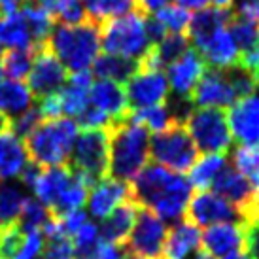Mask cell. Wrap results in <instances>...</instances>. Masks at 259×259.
Here are the masks:
<instances>
[{
	"mask_svg": "<svg viewBox=\"0 0 259 259\" xmlns=\"http://www.w3.org/2000/svg\"><path fill=\"white\" fill-rule=\"evenodd\" d=\"M244 223H253V225H259V191L255 195V199H253L252 206L248 208L244 216Z\"/></svg>",
	"mask_w": 259,
	"mask_h": 259,
	"instance_id": "obj_50",
	"label": "cell"
},
{
	"mask_svg": "<svg viewBox=\"0 0 259 259\" xmlns=\"http://www.w3.org/2000/svg\"><path fill=\"white\" fill-rule=\"evenodd\" d=\"M212 186H214V193L223 197L225 201L231 202L238 210L240 220L244 223L246 212L252 206L253 199L257 195V191L250 186V182L246 180L240 172H237L233 166H225Z\"/></svg>",
	"mask_w": 259,
	"mask_h": 259,
	"instance_id": "obj_18",
	"label": "cell"
},
{
	"mask_svg": "<svg viewBox=\"0 0 259 259\" xmlns=\"http://www.w3.org/2000/svg\"><path fill=\"white\" fill-rule=\"evenodd\" d=\"M27 163L29 159L21 138L15 137L10 129L0 131V178H19Z\"/></svg>",
	"mask_w": 259,
	"mask_h": 259,
	"instance_id": "obj_25",
	"label": "cell"
},
{
	"mask_svg": "<svg viewBox=\"0 0 259 259\" xmlns=\"http://www.w3.org/2000/svg\"><path fill=\"white\" fill-rule=\"evenodd\" d=\"M127 102L131 110H142L165 104L168 97V81L163 70H140L127 81Z\"/></svg>",
	"mask_w": 259,
	"mask_h": 259,
	"instance_id": "obj_13",
	"label": "cell"
},
{
	"mask_svg": "<svg viewBox=\"0 0 259 259\" xmlns=\"http://www.w3.org/2000/svg\"><path fill=\"white\" fill-rule=\"evenodd\" d=\"M34 51L36 48L29 50H8L0 57V72L4 74L8 79L21 81L29 76L32 63H34Z\"/></svg>",
	"mask_w": 259,
	"mask_h": 259,
	"instance_id": "obj_32",
	"label": "cell"
},
{
	"mask_svg": "<svg viewBox=\"0 0 259 259\" xmlns=\"http://www.w3.org/2000/svg\"><path fill=\"white\" fill-rule=\"evenodd\" d=\"M166 2H168V0H137L138 10H140V12H142L144 15L157 14L161 8L166 6Z\"/></svg>",
	"mask_w": 259,
	"mask_h": 259,
	"instance_id": "obj_47",
	"label": "cell"
},
{
	"mask_svg": "<svg viewBox=\"0 0 259 259\" xmlns=\"http://www.w3.org/2000/svg\"><path fill=\"white\" fill-rule=\"evenodd\" d=\"M138 206L135 201H127L119 204L117 208L104 218L102 225L99 227V237L102 242H108L114 246H125L131 231L135 227L138 216Z\"/></svg>",
	"mask_w": 259,
	"mask_h": 259,
	"instance_id": "obj_22",
	"label": "cell"
},
{
	"mask_svg": "<svg viewBox=\"0 0 259 259\" xmlns=\"http://www.w3.org/2000/svg\"><path fill=\"white\" fill-rule=\"evenodd\" d=\"M201 248V231L187 220H178L168 227L163 252L159 259H187L191 252Z\"/></svg>",
	"mask_w": 259,
	"mask_h": 259,
	"instance_id": "obj_21",
	"label": "cell"
},
{
	"mask_svg": "<svg viewBox=\"0 0 259 259\" xmlns=\"http://www.w3.org/2000/svg\"><path fill=\"white\" fill-rule=\"evenodd\" d=\"M87 19L95 23H104L121 15L140 12L137 0H81Z\"/></svg>",
	"mask_w": 259,
	"mask_h": 259,
	"instance_id": "obj_29",
	"label": "cell"
},
{
	"mask_svg": "<svg viewBox=\"0 0 259 259\" xmlns=\"http://www.w3.org/2000/svg\"><path fill=\"white\" fill-rule=\"evenodd\" d=\"M195 259H214V257H212V255H208L206 252H202L201 248H199V250H197V255H195Z\"/></svg>",
	"mask_w": 259,
	"mask_h": 259,
	"instance_id": "obj_53",
	"label": "cell"
},
{
	"mask_svg": "<svg viewBox=\"0 0 259 259\" xmlns=\"http://www.w3.org/2000/svg\"><path fill=\"white\" fill-rule=\"evenodd\" d=\"M233 168L259 191V146H238L233 151Z\"/></svg>",
	"mask_w": 259,
	"mask_h": 259,
	"instance_id": "obj_34",
	"label": "cell"
},
{
	"mask_svg": "<svg viewBox=\"0 0 259 259\" xmlns=\"http://www.w3.org/2000/svg\"><path fill=\"white\" fill-rule=\"evenodd\" d=\"M155 19L161 23V27L166 30V34H187L191 15L187 10L180 6H165L155 14Z\"/></svg>",
	"mask_w": 259,
	"mask_h": 259,
	"instance_id": "obj_38",
	"label": "cell"
},
{
	"mask_svg": "<svg viewBox=\"0 0 259 259\" xmlns=\"http://www.w3.org/2000/svg\"><path fill=\"white\" fill-rule=\"evenodd\" d=\"M193 187L178 172L161 165H146L131 186V199L151 210L165 222H176L186 214Z\"/></svg>",
	"mask_w": 259,
	"mask_h": 259,
	"instance_id": "obj_1",
	"label": "cell"
},
{
	"mask_svg": "<svg viewBox=\"0 0 259 259\" xmlns=\"http://www.w3.org/2000/svg\"><path fill=\"white\" fill-rule=\"evenodd\" d=\"M44 248V235L42 231H32V233H27V238H25V244L19 250V253L15 255L14 259H36L40 253H42Z\"/></svg>",
	"mask_w": 259,
	"mask_h": 259,
	"instance_id": "obj_43",
	"label": "cell"
},
{
	"mask_svg": "<svg viewBox=\"0 0 259 259\" xmlns=\"http://www.w3.org/2000/svg\"><path fill=\"white\" fill-rule=\"evenodd\" d=\"M59 102H61V112H63V117H76L78 119L79 115L83 114L89 106V89H81V87L76 85H68L59 89Z\"/></svg>",
	"mask_w": 259,
	"mask_h": 259,
	"instance_id": "obj_36",
	"label": "cell"
},
{
	"mask_svg": "<svg viewBox=\"0 0 259 259\" xmlns=\"http://www.w3.org/2000/svg\"><path fill=\"white\" fill-rule=\"evenodd\" d=\"M21 15L25 17V21H27V27H29V30H30L34 48H36V46H42V44H46L50 40L51 32L55 29V19H53L46 10H42V8L36 6V4L30 2V0H25Z\"/></svg>",
	"mask_w": 259,
	"mask_h": 259,
	"instance_id": "obj_31",
	"label": "cell"
},
{
	"mask_svg": "<svg viewBox=\"0 0 259 259\" xmlns=\"http://www.w3.org/2000/svg\"><path fill=\"white\" fill-rule=\"evenodd\" d=\"M129 117L133 121L140 123L142 127L153 133H161V131L168 129L170 125H174L172 114L168 110V104H159V106H151V108H142V110H131Z\"/></svg>",
	"mask_w": 259,
	"mask_h": 259,
	"instance_id": "obj_35",
	"label": "cell"
},
{
	"mask_svg": "<svg viewBox=\"0 0 259 259\" xmlns=\"http://www.w3.org/2000/svg\"><path fill=\"white\" fill-rule=\"evenodd\" d=\"M48 218H50V210L46 208L42 202L34 201V199H27L15 223L23 233H32V231L42 229L44 223L48 222Z\"/></svg>",
	"mask_w": 259,
	"mask_h": 259,
	"instance_id": "obj_39",
	"label": "cell"
},
{
	"mask_svg": "<svg viewBox=\"0 0 259 259\" xmlns=\"http://www.w3.org/2000/svg\"><path fill=\"white\" fill-rule=\"evenodd\" d=\"M153 48H155L159 63L165 68V66L172 65L174 61H178L189 50V38H187V34H166Z\"/></svg>",
	"mask_w": 259,
	"mask_h": 259,
	"instance_id": "obj_37",
	"label": "cell"
},
{
	"mask_svg": "<svg viewBox=\"0 0 259 259\" xmlns=\"http://www.w3.org/2000/svg\"><path fill=\"white\" fill-rule=\"evenodd\" d=\"M89 101L91 106L101 110L108 115L112 121H121L131 114V106L127 102V95L121 83L108 81V79H97L89 89Z\"/></svg>",
	"mask_w": 259,
	"mask_h": 259,
	"instance_id": "obj_19",
	"label": "cell"
},
{
	"mask_svg": "<svg viewBox=\"0 0 259 259\" xmlns=\"http://www.w3.org/2000/svg\"><path fill=\"white\" fill-rule=\"evenodd\" d=\"M233 19V10H218V8H204L199 10L195 17H191L189 29H187V38L193 42V50L201 48L214 32H218L223 27H229Z\"/></svg>",
	"mask_w": 259,
	"mask_h": 259,
	"instance_id": "obj_24",
	"label": "cell"
},
{
	"mask_svg": "<svg viewBox=\"0 0 259 259\" xmlns=\"http://www.w3.org/2000/svg\"><path fill=\"white\" fill-rule=\"evenodd\" d=\"M4 129H10V121H8L4 115H0V131Z\"/></svg>",
	"mask_w": 259,
	"mask_h": 259,
	"instance_id": "obj_54",
	"label": "cell"
},
{
	"mask_svg": "<svg viewBox=\"0 0 259 259\" xmlns=\"http://www.w3.org/2000/svg\"><path fill=\"white\" fill-rule=\"evenodd\" d=\"M25 4V0H0V15L15 14Z\"/></svg>",
	"mask_w": 259,
	"mask_h": 259,
	"instance_id": "obj_48",
	"label": "cell"
},
{
	"mask_svg": "<svg viewBox=\"0 0 259 259\" xmlns=\"http://www.w3.org/2000/svg\"><path fill=\"white\" fill-rule=\"evenodd\" d=\"M0 46L10 50H29L34 48L30 30L21 12L0 15Z\"/></svg>",
	"mask_w": 259,
	"mask_h": 259,
	"instance_id": "obj_28",
	"label": "cell"
},
{
	"mask_svg": "<svg viewBox=\"0 0 259 259\" xmlns=\"http://www.w3.org/2000/svg\"><path fill=\"white\" fill-rule=\"evenodd\" d=\"M32 108V95L23 81L0 78V115L8 121Z\"/></svg>",
	"mask_w": 259,
	"mask_h": 259,
	"instance_id": "obj_26",
	"label": "cell"
},
{
	"mask_svg": "<svg viewBox=\"0 0 259 259\" xmlns=\"http://www.w3.org/2000/svg\"><path fill=\"white\" fill-rule=\"evenodd\" d=\"M225 115L238 146H259V95L238 99Z\"/></svg>",
	"mask_w": 259,
	"mask_h": 259,
	"instance_id": "obj_14",
	"label": "cell"
},
{
	"mask_svg": "<svg viewBox=\"0 0 259 259\" xmlns=\"http://www.w3.org/2000/svg\"><path fill=\"white\" fill-rule=\"evenodd\" d=\"M223 259H252V257L246 252H237V253H231V255H227V257H223Z\"/></svg>",
	"mask_w": 259,
	"mask_h": 259,
	"instance_id": "obj_52",
	"label": "cell"
},
{
	"mask_svg": "<svg viewBox=\"0 0 259 259\" xmlns=\"http://www.w3.org/2000/svg\"><path fill=\"white\" fill-rule=\"evenodd\" d=\"M189 101L199 108H229L237 102V95L233 89L227 70L206 68L199 83L189 95Z\"/></svg>",
	"mask_w": 259,
	"mask_h": 259,
	"instance_id": "obj_12",
	"label": "cell"
},
{
	"mask_svg": "<svg viewBox=\"0 0 259 259\" xmlns=\"http://www.w3.org/2000/svg\"><path fill=\"white\" fill-rule=\"evenodd\" d=\"M186 220L191 222L197 227H206V225H216V223L227 222H242L238 210L227 202L223 197H220L214 191H197L189 199L186 206Z\"/></svg>",
	"mask_w": 259,
	"mask_h": 259,
	"instance_id": "obj_11",
	"label": "cell"
},
{
	"mask_svg": "<svg viewBox=\"0 0 259 259\" xmlns=\"http://www.w3.org/2000/svg\"><path fill=\"white\" fill-rule=\"evenodd\" d=\"M110 176L115 180H135L150 159V135L129 115L108 127Z\"/></svg>",
	"mask_w": 259,
	"mask_h": 259,
	"instance_id": "obj_2",
	"label": "cell"
},
{
	"mask_svg": "<svg viewBox=\"0 0 259 259\" xmlns=\"http://www.w3.org/2000/svg\"><path fill=\"white\" fill-rule=\"evenodd\" d=\"M235 15L259 27V0H238Z\"/></svg>",
	"mask_w": 259,
	"mask_h": 259,
	"instance_id": "obj_44",
	"label": "cell"
},
{
	"mask_svg": "<svg viewBox=\"0 0 259 259\" xmlns=\"http://www.w3.org/2000/svg\"><path fill=\"white\" fill-rule=\"evenodd\" d=\"M227 166V159L225 155H218V153H206L201 159L195 161V165L189 170V184L191 187H197L199 191H204L206 187L214 184L220 172Z\"/></svg>",
	"mask_w": 259,
	"mask_h": 259,
	"instance_id": "obj_30",
	"label": "cell"
},
{
	"mask_svg": "<svg viewBox=\"0 0 259 259\" xmlns=\"http://www.w3.org/2000/svg\"><path fill=\"white\" fill-rule=\"evenodd\" d=\"M146 17L142 12L115 17L101 23V46L104 53L140 61L151 48L146 34Z\"/></svg>",
	"mask_w": 259,
	"mask_h": 259,
	"instance_id": "obj_5",
	"label": "cell"
},
{
	"mask_svg": "<svg viewBox=\"0 0 259 259\" xmlns=\"http://www.w3.org/2000/svg\"><path fill=\"white\" fill-rule=\"evenodd\" d=\"M166 233H168V227L165 225V222L151 210L140 206L135 227L131 231L123 250L137 257L159 259L163 252Z\"/></svg>",
	"mask_w": 259,
	"mask_h": 259,
	"instance_id": "obj_9",
	"label": "cell"
},
{
	"mask_svg": "<svg viewBox=\"0 0 259 259\" xmlns=\"http://www.w3.org/2000/svg\"><path fill=\"white\" fill-rule=\"evenodd\" d=\"M197 51L204 59L206 66L210 65L214 70L235 68V66H238V61H240V51H238L237 44L231 36L229 27H223L218 32H214L201 48H197Z\"/></svg>",
	"mask_w": 259,
	"mask_h": 259,
	"instance_id": "obj_20",
	"label": "cell"
},
{
	"mask_svg": "<svg viewBox=\"0 0 259 259\" xmlns=\"http://www.w3.org/2000/svg\"><path fill=\"white\" fill-rule=\"evenodd\" d=\"M131 199V184L129 182L115 180L112 176L104 178V180L97 182L87 195V208L89 214L93 218L104 220L106 216H110L119 204Z\"/></svg>",
	"mask_w": 259,
	"mask_h": 259,
	"instance_id": "obj_16",
	"label": "cell"
},
{
	"mask_svg": "<svg viewBox=\"0 0 259 259\" xmlns=\"http://www.w3.org/2000/svg\"><path fill=\"white\" fill-rule=\"evenodd\" d=\"M125 250L123 246H114L108 242H99V246L95 248V252L89 255V259H123Z\"/></svg>",
	"mask_w": 259,
	"mask_h": 259,
	"instance_id": "obj_46",
	"label": "cell"
},
{
	"mask_svg": "<svg viewBox=\"0 0 259 259\" xmlns=\"http://www.w3.org/2000/svg\"><path fill=\"white\" fill-rule=\"evenodd\" d=\"M176 2V6L184 8V10H204V8L208 6L212 0H174Z\"/></svg>",
	"mask_w": 259,
	"mask_h": 259,
	"instance_id": "obj_49",
	"label": "cell"
},
{
	"mask_svg": "<svg viewBox=\"0 0 259 259\" xmlns=\"http://www.w3.org/2000/svg\"><path fill=\"white\" fill-rule=\"evenodd\" d=\"M123 259H146V257H137V255H131V253L125 252V255H123Z\"/></svg>",
	"mask_w": 259,
	"mask_h": 259,
	"instance_id": "obj_55",
	"label": "cell"
},
{
	"mask_svg": "<svg viewBox=\"0 0 259 259\" xmlns=\"http://www.w3.org/2000/svg\"><path fill=\"white\" fill-rule=\"evenodd\" d=\"M70 170L78 174L87 186L110 176V135L108 129H83L76 137L70 159Z\"/></svg>",
	"mask_w": 259,
	"mask_h": 259,
	"instance_id": "obj_6",
	"label": "cell"
},
{
	"mask_svg": "<svg viewBox=\"0 0 259 259\" xmlns=\"http://www.w3.org/2000/svg\"><path fill=\"white\" fill-rule=\"evenodd\" d=\"M244 223H216L201 235V250L212 257H227L231 253L246 252Z\"/></svg>",
	"mask_w": 259,
	"mask_h": 259,
	"instance_id": "obj_15",
	"label": "cell"
},
{
	"mask_svg": "<svg viewBox=\"0 0 259 259\" xmlns=\"http://www.w3.org/2000/svg\"><path fill=\"white\" fill-rule=\"evenodd\" d=\"M150 157L155 165H161L184 174L191 170L195 161L199 159V150L191 140L184 123H174L168 129L155 133L150 140Z\"/></svg>",
	"mask_w": 259,
	"mask_h": 259,
	"instance_id": "obj_7",
	"label": "cell"
},
{
	"mask_svg": "<svg viewBox=\"0 0 259 259\" xmlns=\"http://www.w3.org/2000/svg\"><path fill=\"white\" fill-rule=\"evenodd\" d=\"M246 231V253L252 259H259V225L253 223H244Z\"/></svg>",
	"mask_w": 259,
	"mask_h": 259,
	"instance_id": "obj_45",
	"label": "cell"
},
{
	"mask_svg": "<svg viewBox=\"0 0 259 259\" xmlns=\"http://www.w3.org/2000/svg\"><path fill=\"white\" fill-rule=\"evenodd\" d=\"M212 2H214V8H218V10H233L237 0H212Z\"/></svg>",
	"mask_w": 259,
	"mask_h": 259,
	"instance_id": "obj_51",
	"label": "cell"
},
{
	"mask_svg": "<svg viewBox=\"0 0 259 259\" xmlns=\"http://www.w3.org/2000/svg\"><path fill=\"white\" fill-rule=\"evenodd\" d=\"M184 125L199 151L225 155L231 148L233 137L223 110L193 108Z\"/></svg>",
	"mask_w": 259,
	"mask_h": 259,
	"instance_id": "obj_8",
	"label": "cell"
},
{
	"mask_svg": "<svg viewBox=\"0 0 259 259\" xmlns=\"http://www.w3.org/2000/svg\"><path fill=\"white\" fill-rule=\"evenodd\" d=\"M78 137V123L70 117L44 119L29 137L23 138L27 159L40 168L68 165Z\"/></svg>",
	"mask_w": 259,
	"mask_h": 259,
	"instance_id": "obj_3",
	"label": "cell"
},
{
	"mask_svg": "<svg viewBox=\"0 0 259 259\" xmlns=\"http://www.w3.org/2000/svg\"><path fill=\"white\" fill-rule=\"evenodd\" d=\"M70 180H72V170L68 165L42 168L32 186V191L36 195L38 202H42L50 212H53Z\"/></svg>",
	"mask_w": 259,
	"mask_h": 259,
	"instance_id": "obj_23",
	"label": "cell"
},
{
	"mask_svg": "<svg viewBox=\"0 0 259 259\" xmlns=\"http://www.w3.org/2000/svg\"><path fill=\"white\" fill-rule=\"evenodd\" d=\"M40 259H76L72 240L66 237L48 238L46 246L42 248Z\"/></svg>",
	"mask_w": 259,
	"mask_h": 259,
	"instance_id": "obj_42",
	"label": "cell"
},
{
	"mask_svg": "<svg viewBox=\"0 0 259 259\" xmlns=\"http://www.w3.org/2000/svg\"><path fill=\"white\" fill-rule=\"evenodd\" d=\"M0 57H2V53H0Z\"/></svg>",
	"mask_w": 259,
	"mask_h": 259,
	"instance_id": "obj_58",
	"label": "cell"
},
{
	"mask_svg": "<svg viewBox=\"0 0 259 259\" xmlns=\"http://www.w3.org/2000/svg\"><path fill=\"white\" fill-rule=\"evenodd\" d=\"M255 87H259V72L255 74Z\"/></svg>",
	"mask_w": 259,
	"mask_h": 259,
	"instance_id": "obj_56",
	"label": "cell"
},
{
	"mask_svg": "<svg viewBox=\"0 0 259 259\" xmlns=\"http://www.w3.org/2000/svg\"><path fill=\"white\" fill-rule=\"evenodd\" d=\"M74 252L79 259H89V255L95 252V248L101 242V237H99V227L91 222H85L81 227H79L76 233H74Z\"/></svg>",
	"mask_w": 259,
	"mask_h": 259,
	"instance_id": "obj_41",
	"label": "cell"
},
{
	"mask_svg": "<svg viewBox=\"0 0 259 259\" xmlns=\"http://www.w3.org/2000/svg\"><path fill=\"white\" fill-rule=\"evenodd\" d=\"M0 78H2V72H0Z\"/></svg>",
	"mask_w": 259,
	"mask_h": 259,
	"instance_id": "obj_57",
	"label": "cell"
},
{
	"mask_svg": "<svg viewBox=\"0 0 259 259\" xmlns=\"http://www.w3.org/2000/svg\"><path fill=\"white\" fill-rule=\"evenodd\" d=\"M48 46L66 70L72 74L89 70L101 50V25L91 19L78 25H59Z\"/></svg>",
	"mask_w": 259,
	"mask_h": 259,
	"instance_id": "obj_4",
	"label": "cell"
},
{
	"mask_svg": "<svg viewBox=\"0 0 259 259\" xmlns=\"http://www.w3.org/2000/svg\"><path fill=\"white\" fill-rule=\"evenodd\" d=\"M138 68H140L138 61L119 57V55L102 53V55L95 59L93 76H97L99 79H108V81H115V83H123V81H129L138 72Z\"/></svg>",
	"mask_w": 259,
	"mask_h": 259,
	"instance_id": "obj_27",
	"label": "cell"
},
{
	"mask_svg": "<svg viewBox=\"0 0 259 259\" xmlns=\"http://www.w3.org/2000/svg\"><path fill=\"white\" fill-rule=\"evenodd\" d=\"M257 30H259V29H257Z\"/></svg>",
	"mask_w": 259,
	"mask_h": 259,
	"instance_id": "obj_59",
	"label": "cell"
},
{
	"mask_svg": "<svg viewBox=\"0 0 259 259\" xmlns=\"http://www.w3.org/2000/svg\"><path fill=\"white\" fill-rule=\"evenodd\" d=\"M27 79H29V91L32 95V99H38V101H42L44 97L57 93L68 81V70L53 55L48 42L36 46L34 63H32V68H30Z\"/></svg>",
	"mask_w": 259,
	"mask_h": 259,
	"instance_id": "obj_10",
	"label": "cell"
},
{
	"mask_svg": "<svg viewBox=\"0 0 259 259\" xmlns=\"http://www.w3.org/2000/svg\"><path fill=\"white\" fill-rule=\"evenodd\" d=\"M229 32L235 44H237L238 51H248L252 50L253 46H257L259 44V30H257V25H253V23H248L244 19H240L235 15L233 12V19L229 23Z\"/></svg>",
	"mask_w": 259,
	"mask_h": 259,
	"instance_id": "obj_40",
	"label": "cell"
},
{
	"mask_svg": "<svg viewBox=\"0 0 259 259\" xmlns=\"http://www.w3.org/2000/svg\"><path fill=\"white\" fill-rule=\"evenodd\" d=\"M27 197L21 187L14 184H0V227L17 222Z\"/></svg>",
	"mask_w": 259,
	"mask_h": 259,
	"instance_id": "obj_33",
	"label": "cell"
},
{
	"mask_svg": "<svg viewBox=\"0 0 259 259\" xmlns=\"http://www.w3.org/2000/svg\"><path fill=\"white\" fill-rule=\"evenodd\" d=\"M166 68H168L166 81H168V87L174 91V95L180 99H189L191 91L199 83V79L202 78V74L208 66H206L199 51L189 48L178 61H174L172 65H168Z\"/></svg>",
	"mask_w": 259,
	"mask_h": 259,
	"instance_id": "obj_17",
	"label": "cell"
}]
</instances>
